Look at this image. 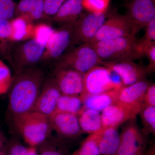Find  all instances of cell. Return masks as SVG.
Wrapping results in <instances>:
<instances>
[{"mask_svg": "<svg viewBox=\"0 0 155 155\" xmlns=\"http://www.w3.org/2000/svg\"><path fill=\"white\" fill-rule=\"evenodd\" d=\"M101 65L118 75L124 86L146 80L145 68L134 61H103Z\"/></svg>", "mask_w": 155, "mask_h": 155, "instance_id": "cell-11", "label": "cell"}, {"mask_svg": "<svg viewBox=\"0 0 155 155\" xmlns=\"http://www.w3.org/2000/svg\"><path fill=\"white\" fill-rule=\"evenodd\" d=\"M46 44L35 38L14 42L6 60L15 73L36 67L41 64Z\"/></svg>", "mask_w": 155, "mask_h": 155, "instance_id": "cell-3", "label": "cell"}, {"mask_svg": "<svg viewBox=\"0 0 155 155\" xmlns=\"http://www.w3.org/2000/svg\"><path fill=\"white\" fill-rule=\"evenodd\" d=\"M144 155H155V145L153 143L151 145L149 148L148 149Z\"/></svg>", "mask_w": 155, "mask_h": 155, "instance_id": "cell-40", "label": "cell"}, {"mask_svg": "<svg viewBox=\"0 0 155 155\" xmlns=\"http://www.w3.org/2000/svg\"><path fill=\"white\" fill-rule=\"evenodd\" d=\"M101 130L89 134L79 147L70 155H100L98 144Z\"/></svg>", "mask_w": 155, "mask_h": 155, "instance_id": "cell-25", "label": "cell"}, {"mask_svg": "<svg viewBox=\"0 0 155 155\" xmlns=\"http://www.w3.org/2000/svg\"><path fill=\"white\" fill-rule=\"evenodd\" d=\"M38 0H21L16 6L14 18L27 15Z\"/></svg>", "mask_w": 155, "mask_h": 155, "instance_id": "cell-36", "label": "cell"}, {"mask_svg": "<svg viewBox=\"0 0 155 155\" xmlns=\"http://www.w3.org/2000/svg\"><path fill=\"white\" fill-rule=\"evenodd\" d=\"M54 29L49 24L41 22L34 25L33 37L40 41L47 43Z\"/></svg>", "mask_w": 155, "mask_h": 155, "instance_id": "cell-29", "label": "cell"}, {"mask_svg": "<svg viewBox=\"0 0 155 155\" xmlns=\"http://www.w3.org/2000/svg\"><path fill=\"white\" fill-rule=\"evenodd\" d=\"M138 114L133 109L116 102L102 111V129L110 127L118 128L128 120L136 118Z\"/></svg>", "mask_w": 155, "mask_h": 155, "instance_id": "cell-16", "label": "cell"}, {"mask_svg": "<svg viewBox=\"0 0 155 155\" xmlns=\"http://www.w3.org/2000/svg\"><path fill=\"white\" fill-rule=\"evenodd\" d=\"M27 148L16 140H12L9 147V155H26Z\"/></svg>", "mask_w": 155, "mask_h": 155, "instance_id": "cell-38", "label": "cell"}, {"mask_svg": "<svg viewBox=\"0 0 155 155\" xmlns=\"http://www.w3.org/2000/svg\"><path fill=\"white\" fill-rule=\"evenodd\" d=\"M48 119L51 132L54 130L62 138H77L83 134L76 115L55 111Z\"/></svg>", "mask_w": 155, "mask_h": 155, "instance_id": "cell-12", "label": "cell"}, {"mask_svg": "<svg viewBox=\"0 0 155 155\" xmlns=\"http://www.w3.org/2000/svg\"><path fill=\"white\" fill-rule=\"evenodd\" d=\"M61 94L54 78H45L33 111L49 117L56 111L57 103Z\"/></svg>", "mask_w": 155, "mask_h": 155, "instance_id": "cell-13", "label": "cell"}, {"mask_svg": "<svg viewBox=\"0 0 155 155\" xmlns=\"http://www.w3.org/2000/svg\"><path fill=\"white\" fill-rule=\"evenodd\" d=\"M126 15L140 29L146 27L155 19V0H132Z\"/></svg>", "mask_w": 155, "mask_h": 155, "instance_id": "cell-17", "label": "cell"}, {"mask_svg": "<svg viewBox=\"0 0 155 155\" xmlns=\"http://www.w3.org/2000/svg\"><path fill=\"white\" fill-rule=\"evenodd\" d=\"M84 76L74 69L55 68L53 77L62 94L80 95L83 91Z\"/></svg>", "mask_w": 155, "mask_h": 155, "instance_id": "cell-14", "label": "cell"}, {"mask_svg": "<svg viewBox=\"0 0 155 155\" xmlns=\"http://www.w3.org/2000/svg\"><path fill=\"white\" fill-rule=\"evenodd\" d=\"M83 9L82 0H66L48 22L61 26L74 23L81 16Z\"/></svg>", "mask_w": 155, "mask_h": 155, "instance_id": "cell-18", "label": "cell"}, {"mask_svg": "<svg viewBox=\"0 0 155 155\" xmlns=\"http://www.w3.org/2000/svg\"><path fill=\"white\" fill-rule=\"evenodd\" d=\"M14 42L12 40L11 21L0 18V57L7 60Z\"/></svg>", "mask_w": 155, "mask_h": 155, "instance_id": "cell-24", "label": "cell"}, {"mask_svg": "<svg viewBox=\"0 0 155 155\" xmlns=\"http://www.w3.org/2000/svg\"><path fill=\"white\" fill-rule=\"evenodd\" d=\"M140 28L127 15H115L106 20L93 39V42L126 36L138 32Z\"/></svg>", "mask_w": 155, "mask_h": 155, "instance_id": "cell-9", "label": "cell"}, {"mask_svg": "<svg viewBox=\"0 0 155 155\" xmlns=\"http://www.w3.org/2000/svg\"><path fill=\"white\" fill-rule=\"evenodd\" d=\"M101 61L88 43L75 47L64 53L53 63L54 68L72 69L84 74Z\"/></svg>", "mask_w": 155, "mask_h": 155, "instance_id": "cell-5", "label": "cell"}, {"mask_svg": "<svg viewBox=\"0 0 155 155\" xmlns=\"http://www.w3.org/2000/svg\"><path fill=\"white\" fill-rule=\"evenodd\" d=\"M66 1L44 0V11L45 16L49 18L54 16Z\"/></svg>", "mask_w": 155, "mask_h": 155, "instance_id": "cell-34", "label": "cell"}, {"mask_svg": "<svg viewBox=\"0 0 155 155\" xmlns=\"http://www.w3.org/2000/svg\"><path fill=\"white\" fill-rule=\"evenodd\" d=\"M122 86L93 95L87 97L83 101L84 109H90L100 112L117 102Z\"/></svg>", "mask_w": 155, "mask_h": 155, "instance_id": "cell-19", "label": "cell"}, {"mask_svg": "<svg viewBox=\"0 0 155 155\" xmlns=\"http://www.w3.org/2000/svg\"><path fill=\"white\" fill-rule=\"evenodd\" d=\"M138 114L140 116L143 133L145 135L150 134H155V106H149L143 108Z\"/></svg>", "mask_w": 155, "mask_h": 155, "instance_id": "cell-27", "label": "cell"}, {"mask_svg": "<svg viewBox=\"0 0 155 155\" xmlns=\"http://www.w3.org/2000/svg\"><path fill=\"white\" fill-rule=\"evenodd\" d=\"M45 79L44 72L37 67L15 73L8 92L12 118L33 111Z\"/></svg>", "mask_w": 155, "mask_h": 155, "instance_id": "cell-1", "label": "cell"}, {"mask_svg": "<svg viewBox=\"0 0 155 155\" xmlns=\"http://www.w3.org/2000/svg\"><path fill=\"white\" fill-rule=\"evenodd\" d=\"M37 147L38 155H68L64 143L57 140L48 138Z\"/></svg>", "mask_w": 155, "mask_h": 155, "instance_id": "cell-26", "label": "cell"}, {"mask_svg": "<svg viewBox=\"0 0 155 155\" xmlns=\"http://www.w3.org/2000/svg\"><path fill=\"white\" fill-rule=\"evenodd\" d=\"M137 34L134 32L126 36L87 43L101 62L134 61L144 56L137 40Z\"/></svg>", "mask_w": 155, "mask_h": 155, "instance_id": "cell-2", "label": "cell"}, {"mask_svg": "<svg viewBox=\"0 0 155 155\" xmlns=\"http://www.w3.org/2000/svg\"><path fill=\"white\" fill-rule=\"evenodd\" d=\"M13 120L16 129L29 147H38L51 133L48 117L38 112L32 111Z\"/></svg>", "mask_w": 155, "mask_h": 155, "instance_id": "cell-4", "label": "cell"}, {"mask_svg": "<svg viewBox=\"0 0 155 155\" xmlns=\"http://www.w3.org/2000/svg\"><path fill=\"white\" fill-rule=\"evenodd\" d=\"M17 5L14 0H0V18L8 20L14 19Z\"/></svg>", "mask_w": 155, "mask_h": 155, "instance_id": "cell-30", "label": "cell"}, {"mask_svg": "<svg viewBox=\"0 0 155 155\" xmlns=\"http://www.w3.org/2000/svg\"><path fill=\"white\" fill-rule=\"evenodd\" d=\"M26 155H38L36 147H29L27 148V152Z\"/></svg>", "mask_w": 155, "mask_h": 155, "instance_id": "cell-39", "label": "cell"}, {"mask_svg": "<svg viewBox=\"0 0 155 155\" xmlns=\"http://www.w3.org/2000/svg\"><path fill=\"white\" fill-rule=\"evenodd\" d=\"M83 110V101L79 95L61 94L57 103L56 111L78 116Z\"/></svg>", "mask_w": 155, "mask_h": 155, "instance_id": "cell-23", "label": "cell"}, {"mask_svg": "<svg viewBox=\"0 0 155 155\" xmlns=\"http://www.w3.org/2000/svg\"><path fill=\"white\" fill-rule=\"evenodd\" d=\"M149 106H155V84H150L145 94L143 107Z\"/></svg>", "mask_w": 155, "mask_h": 155, "instance_id": "cell-37", "label": "cell"}, {"mask_svg": "<svg viewBox=\"0 0 155 155\" xmlns=\"http://www.w3.org/2000/svg\"><path fill=\"white\" fill-rule=\"evenodd\" d=\"M5 140L4 135L0 131V150H2V148L5 144Z\"/></svg>", "mask_w": 155, "mask_h": 155, "instance_id": "cell-41", "label": "cell"}, {"mask_svg": "<svg viewBox=\"0 0 155 155\" xmlns=\"http://www.w3.org/2000/svg\"><path fill=\"white\" fill-rule=\"evenodd\" d=\"M150 84L146 80L122 86L118 95L117 102L133 109L139 114L144 108V95Z\"/></svg>", "mask_w": 155, "mask_h": 155, "instance_id": "cell-15", "label": "cell"}, {"mask_svg": "<svg viewBox=\"0 0 155 155\" xmlns=\"http://www.w3.org/2000/svg\"><path fill=\"white\" fill-rule=\"evenodd\" d=\"M74 23L65 24L54 31L47 43L41 64H53L69 48Z\"/></svg>", "mask_w": 155, "mask_h": 155, "instance_id": "cell-10", "label": "cell"}, {"mask_svg": "<svg viewBox=\"0 0 155 155\" xmlns=\"http://www.w3.org/2000/svg\"><path fill=\"white\" fill-rule=\"evenodd\" d=\"M0 155H5L2 150H0Z\"/></svg>", "mask_w": 155, "mask_h": 155, "instance_id": "cell-42", "label": "cell"}, {"mask_svg": "<svg viewBox=\"0 0 155 155\" xmlns=\"http://www.w3.org/2000/svg\"><path fill=\"white\" fill-rule=\"evenodd\" d=\"M144 55H146L149 64L145 68L147 74L155 72V42L147 45L143 48Z\"/></svg>", "mask_w": 155, "mask_h": 155, "instance_id": "cell-35", "label": "cell"}, {"mask_svg": "<svg viewBox=\"0 0 155 155\" xmlns=\"http://www.w3.org/2000/svg\"><path fill=\"white\" fill-rule=\"evenodd\" d=\"M144 36L138 41L140 46L143 51V48L148 45L155 42V19L150 22L146 26Z\"/></svg>", "mask_w": 155, "mask_h": 155, "instance_id": "cell-32", "label": "cell"}, {"mask_svg": "<svg viewBox=\"0 0 155 155\" xmlns=\"http://www.w3.org/2000/svg\"><path fill=\"white\" fill-rule=\"evenodd\" d=\"M78 122L83 133H95L102 129L100 112L92 109H84L78 116Z\"/></svg>", "mask_w": 155, "mask_h": 155, "instance_id": "cell-22", "label": "cell"}, {"mask_svg": "<svg viewBox=\"0 0 155 155\" xmlns=\"http://www.w3.org/2000/svg\"><path fill=\"white\" fill-rule=\"evenodd\" d=\"M147 144L145 135L136 118L126 122L120 134V143L116 155H144Z\"/></svg>", "mask_w": 155, "mask_h": 155, "instance_id": "cell-8", "label": "cell"}, {"mask_svg": "<svg viewBox=\"0 0 155 155\" xmlns=\"http://www.w3.org/2000/svg\"><path fill=\"white\" fill-rule=\"evenodd\" d=\"M12 78L10 68L0 59V95L8 92Z\"/></svg>", "mask_w": 155, "mask_h": 155, "instance_id": "cell-28", "label": "cell"}, {"mask_svg": "<svg viewBox=\"0 0 155 155\" xmlns=\"http://www.w3.org/2000/svg\"><path fill=\"white\" fill-rule=\"evenodd\" d=\"M10 21L14 42L32 38L35 25L26 16L15 17Z\"/></svg>", "mask_w": 155, "mask_h": 155, "instance_id": "cell-21", "label": "cell"}, {"mask_svg": "<svg viewBox=\"0 0 155 155\" xmlns=\"http://www.w3.org/2000/svg\"><path fill=\"white\" fill-rule=\"evenodd\" d=\"M110 0H82L84 8L90 12H106Z\"/></svg>", "mask_w": 155, "mask_h": 155, "instance_id": "cell-31", "label": "cell"}, {"mask_svg": "<svg viewBox=\"0 0 155 155\" xmlns=\"http://www.w3.org/2000/svg\"><path fill=\"white\" fill-rule=\"evenodd\" d=\"M112 71L99 65L93 67L84 74V87L79 95L83 101L87 97L102 93L123 86L112 78Z\"/></svg>", "mask_w": 155, "mask_h": 155, "instance_id": "cell-7", "label": "cell"}, {"mask_svg": "<svg viewBox=\"0 0 155 155\" xmlns=\"http://www.w3.org/2000/svg\"><path fill=\"white\" fill-rule=\"evenodd\" d=\"M120 143L118 128L107 127L102 129L99 141L100 155H116Z\"/></svg>", "mask_w": 155, "mask_h": 155, "instance_id": "cell-20", "label": "cell"}, {"mask_svg": "<svg viewBox=\"0 0 155 155\" xmlns=\"http://www.w3.org/2000/svg\"><path fill=\"white\" fill-rule=\"evenodd\" d=\"M105 14L106 12H90L88 14H81L74 23L67 51L91 41L105 22Z\"/></svg>", "mask_w": 155, "mask_h": 155, "instance_id": "cell-6", "label": "cell"}, {"mask_svg": "<svg viewBox=\"0 0 155 155\" xmlns=\"http://www.w3.org/2000/svg\"><path fill=\"white\" fill-rule=\"evenodd\" d=\"M25 16L32 22L44 19L45 17L48 20L49 18L45 16L44 11V0H38L30 12Z\"/></svg>", "mask_w": 155, "mask_h": 155, "instance_id": "cell-33", "label": "cell"}]
</instances>
